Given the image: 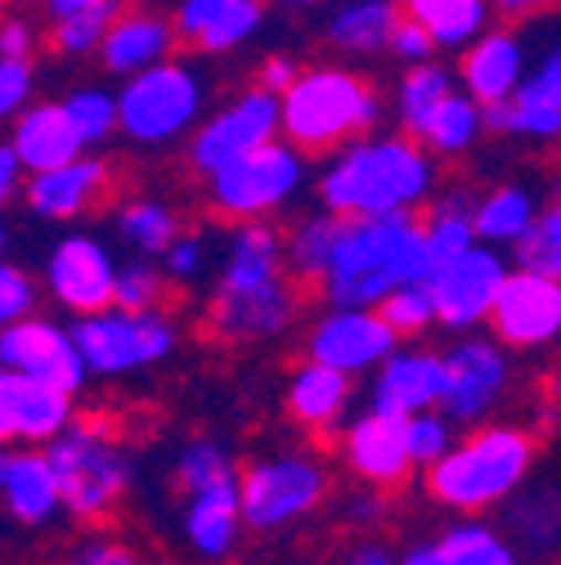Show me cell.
Instances as JSON below:
<instances>
[{"label": "cell", "mask_w": 561, "mask_h": 565, "mask_svg": "<svg viewBox=\"0 0 561 565\" xmlns=\"http://www.w3.org/2000/svg\"><path fill=\"white\" fill-rule=\"evenodd\" d=\"M6 243H10V234H6V225H0V252H6Z\"/></svg>", "instance_id": "91938a15"}, {"label": "cell", "mask_w": 561, "mask_h": 565, "mask_svg": "<svg viewBox=\"0 0 561 565\" xmlns=\"http://www.w3.org/2000/svg\"><path fill=\"white\" fill-rule=\"evenodd\" d=\"M288 6H310V0H288Z\"/></svg>", "instance_id": "94428289"}, {"label": "cell", "mask_w": 561, "mask_h": 565, "mask_svg": "<svg viewBox=\"0 0 561 565\" xmlns=\"http://www.w3.org/2000/svg\"><path fill=\"white\" fill-rule=\"evenodd\" d=\"M395 23V6L391 0H360V6H346L332 19V45L350 50V54H369L382 50Z\"/></svg>", "instance_id": "d6a6232c"}, {"label": "cell", "mask_w": 561, "mask_h": 565, "mask_svg": "<svg viewBox=\"0 0 561 565\" xmlns=\"http://www.w3.org/2000/svg\"><path fill=\"white\" fill-rule=\"evenodd\" d=\"M0 499H6V512L19 521V525H50L63 503H59V484H54V471L45 462V454L36 449H10V462H6V476H0Z\"/></svg>", "instance_id": "cb8c5ba5"}, {"label": "cell", "mask_w": 561, "mask_h": 565, "mask_svg": "<svg viewBox=\"0 0 561 565\" xmlns=\"http://www.w3.org/2000/svg\"><path fill=\"white\" fill-rule=\"evenodd\" d=\"M504 108H508V130L512 135L557 139V130H561V58H557V50L543 58V67L534 77L512 86Z\"/></svg>", "instance_id": "83f0119b"}, {"label": "cell", "mask_w": 561, "mask_h": 565, "mask_svg": "<svg viewBox=\"0 0 561 565\" xmlns=\"http://www.w3.org/2000/svg\"><path fill=\"white\" fill-rule=\"evenodd\" d=\"M489 332L508 350H539L552 345L561 332V278H543L530 269H508L495 306L485 315Z\"/></svg>", "instance_id": "4fadbf2b"}, {"label": "cell", "mask_w": 561, "mask_h": 565, "mask_svg": "<svg viewBox=\"0 0 561 565\" xmlns=\"http://www.w3.org/2000/svg\"><path fill=\"white\" fill-rule=\"evenodd\" d=\"M14 158L23 171H50V167H63V162H73L86 145L77 139L73 121H67L63 104H36L19 117L14 126Z\"/></svg>", "instance_id": "484cf974"}, {"label": "cell", "mask_w": 561, "mask_h": 565, "mask_svg": "<svg viewBox=\"0 0 561 565\" xmlns=\"http://www.w3.org/2000/svg\"><path fill=\"white\" fill-rule=\"evenodd\" d=\"M476 135H480V104L467 99V95H445L436 104V113L427 117L423 126V145H432L436 153H467L476 145Z\"/></svg>", "instance_id": "1f68e13d"}, {"label": "cell", "mask_w": 561, "mask_h": 565, "mask_svg": "<svg viewBox=\"0 0 561 565\" xmlns=\"http://www.w3.org/2000/svg\"><path fill=\"white\" fill-rule=\"evenodd\" d=\"M454 445V422L441 408H423L404 417V449L413 467H432Z\"/></svg>", "instance_id": "60d3db41"}, {"label": "cell", "mask_w": 561, "mask_h": 565, "mask_svg": "<svg viewBox=\"0 0 561 565\" xmlns=\"http://www.w3.org/2000/svg\"><path fill=\"white\" fill-rule=\"evenodd\" d=\"M278 135V95H265V90H247L234 108L216 113L212 121H207L198 135H193V167L202 175H212L221 167H230L234 158L269 145V139Z\"/></svg>", "instance_id": "e0dca14e"}, {"label": "cell", "mask_w": 561, "mask_h": 565, "mask_svg": "<svg viewBox=\"0 0 561 565\" xmlns=\"http://www.w3.org/2000/svg\"><path fill=\"white\" fill-rule=\"evenodd\" d=\"M212 256H207V243L198 234H176L167 247H162V278H176V282H193L207 274Z\"/></svg>", "instance_id": "f6af8a7d"}, {"label": "cell", "mask_w": 561, "mask_h": 565, "mask_svg": "<svg viewBox=\"0 0 561 565\" xmlns=\"http://www.w3.org/2000/svg\"><path fill=\"white\" fill-rule=\"evenodd\" d=\"M293 319L297 288L288 278L284 238L261 221H243L212 297V328L225 341H265L278 337Z\"/></svg>", "instance_id": "7a4b0ae2"}, {"label": "cell", "mask_w": 561, "mask_h": 565, "mask_svg": "<svg viewBox=\"0 0 561 565\" xmlns=\"http://www.w3.org/2000/svg\"><path fill=\"white\" fill-rule=\"evenodd\" d=\"M445 391V360L432 350H391L373 369V408L391 417H409L423 408H441Z\"/></svg>", "instance_id": "ffe728a7"}, {"label": "cell", "mask_w": 561, "mask_h": 565, "mask_svg": "<svg viewBox=\"0 0 561 565\" xmlns=\"http://www.w3.org/2000/svg\"><path fill=\"white\" fill-rule=\"evenodd\" d=\"M73 345L95 377H130L139 369L162 364L176 350V323L154 310H95L73 323Z\"/></svg>", "instance_id": "52a82bcc"}, {"label": "cell", "mask_w": 561, "mask_h": 565, "mask_svg": "<svg viewBox=\"0 0 561 565\" xmlns=\"http://www.w3.org/2000/svg\"><path fill=\"white\" fill-rule=\"evenodd\" d=\"M512 256L517 269L543 274V278H561V211H534V221L512 238Z\"/></svg>", "instance_id": "e575fe53"}, {"label": "cell", "mask_w": 561, "mask_h": 565, "mask_svg": "<svg viewBox=\"0 0 561 565\" xmlns=\"http://www.w3.org/2000/svg\"><path fill=\"white\" fill-rule=\"evenodd\" d=\"M28 54H32L28 23H0V58H28Z\"/></svg>", "instance_id": "816d5d0a"}, {"label": "cell", "mask_w": 561, "mask_h": 565, "mask_svg": "<svg viewBox=\"0 0 561 565\" xmlns=\"http://www.w3.org/2000/svg\"><path fill=\"white\" fill-rule=\"evenodd\" d=\"M400 14L427 28L436 45H463L485 23V0H400Z\"/></svg>", "instance_id": "f546056e"}, {"label": "cell", "mask_w": 561, "mask_h": 565, "mask_svg": "<svg viewBox=\"0 0 561 565\" xmlns=\"http://www.w3.org/2000/svg\"><path fill=\"white\" fill-rule=\"evenodd\" d=\"M373 310L382 315V323H387L395 337H417V332H427V328L436 323L432 297H427L423 282H400V288H391Z\"/></svg>", "instance_id": "ab89813d"}, {"label": "cell", "mask_w": 561, "mask_h": 565, "mask_svg": "<svg viewBox=\"0 0 561 565\" xmlns=\"http://www.w3.org/2000/svg\"><path fill=\"white\" fill-rule=\"evenodd\" d=\"M261 23V0H184L176 32L207 54L234 50Z\"/></svg>", "instance_id": "d4e9b609"}, {"label": "cell", "mask_w": 561, "mask_h": 565, "mask_svg": "<svg viewBox=\"0 0 561 565\" xmlns=\"http://www.w3.org/2000/svg\"><path fill=\"white\" fill-rule=\"evenodd\" d=\"M45 462L54 471L63 512L86 525L108 521L117 512V503L126 499L130 462H126L121 445L113 440L108 422H99V417L73 413V422H67L54 440H45Z\"/></svg>", "instance_id": "5b68a950"}, {"label": "cell", "mask_w": 561, "mask_h": 565, "mask_svg": "<svg viewBox=\"0 0 561 565\" xmlns=\"http://www.w3.org/2000/svg\"><path fill=\"white\" fill-rule=\"evenodd\" d=\"M432 180V158L417 139H360L328 167L319 198L332 216H391L423 206Z\"/></svg>", "instance_id": "3957f363"}, {"label": "cell", "mask_w": 561, "mask_h": 565, "mask_svg": "<svg viewBox=\"0 0 561 565\" xmlns=\"http://www.w3.org/2000/svg\"><path fill=\"white\" fill-rule=\"evenodd\" d=\"M328 493V471L306 454H274L239 476V516L247 530H284L310 516Z\"/></svg>", "instance_id": "9c48e42d"}, {"label": "cell", "mask_w": 561, "mask_h": 565, "mask_svg": "<svg viewBox=\"0 0 561 565\" xmlns=\"http://www.w3.org/2000/svg\"><path fill=\"white\" fill-rule=\"evenodd\" d=\"M395 565H445V556H441V547H436V543H423V547H409Z\"/></svg>", "instance_id": "db71d44e"}, {"label": "cell", "mask_w": 561, "mask_h": 565, "mask_svg": "<svg viewBox=\"0 0 561 565\" xmlns=\"http://www.w3.org/2000/svg\"><path fill=\"white\" fill-rule=\"evenodd\" d=\"M202 108V82L184 63H149L117 95V126L135 145H167L184 135Z\"/></svg>", "instance_id": "ba28073f"}, {"label": "cell", "mask_w": 561, "mask_h": 565, "mask_svg": "<svg viewBox=\"0 0 561 565\" xmlns=\"http://www.w3.org/2000/svg\"><path fill=\"white\" fill-rule=\"evenodd\" d=\"M117 230L130 247L139 252H162L176 234H180V216L167 206V202H154V198H139V202H126L121 216H117Z\"/></svg>", "instance_id": "d590c367"}, {"label": "cell", "mask_w": 561, "mask_h": 565, "mask_svg": "<svg viewBox=\"0 0 561 565\" xmlns=\"http://www.w3.org/2000/svg\"><path fill=\"white\" fill-rule=\"evenodd\" d=\"M32 306H36V282L19 265L0 260V323H10L19 315H32Z\"/></svg>", "instance_id": "bcb514c9"}, {"label": "cell", "mask_w": 561, "mask_h": 565, "mask_svg": "<svg viewBox=\"0 0 561 565\" xmlns=\"http://www.w3.org/2000/svg\"><path fill=\"white\" fill-rule=\"evenodd\" d=\"M445 360V391H441V413L463 427H476L499 408V399L512 386V360L508 345L495 337H463L449 345Z\"/></svg>", "instance_id": "8fae6325"}, {"label": "cell", "mask_w": 561, "mask_h": 565, "mask_svg": "<svg viewBox=\"0 0 561 565\" xmlns=\"http://www.w3.org/2000/svg\"><path fill=\"white\" fill-rule=\"evenodd\" d=\"M28 95H32V67H28V58H0V117L19 113Z\"/></svg>", "instance_id": "7dc6e473"}, {"label": "cell", "mask_w": 561, "mask_h": 565, "mask_svg": "<svg viewBox=\"0 0 561 565\" xmlns=\"http://www.w3.org/2000/svg\"><path fill=\"white\" fill-rule=\"evenodd\" d=\"M539 6H548V0H499L504 14H526V10H539Z\"/></svg>", "instance_id": "6f0895ef"}, {"label": "cell", "mask_w": 561, "mask_h": 565, "mask_svg": "<svg viewBox=\"0 0 561 565\" xmlns=\"http://www.w3.org/2000/svg\"><path fill=\"white\" fill-rule=\"evenodd\" d=\"M243 534V516H239V476L216 480L198 493H189V508H184V539L198 556L207 561H221L234 552Z\"/></svg>", "instance_id": "603a6c76"}, {"label": "cell", "mask_w": 561, "mask_h": 565, "mask_svg": "<svg viewBox=\"0 0 561 565\" xmlns=\"http://www.w3.org/2000/svg\"><path fill=\"white\" fill-rule=\"evenodd\" d=\"M350 399H356V377L315 360H306L288 382V413L310 436H332L350 413Z\"/></svg>", "instance_id": "7402d4cb"}, {"label": "cell", "mask_w": 561, "mask_h": 565, "mask_svg": "<svg viewBox=\"0 0 561 565\" xmlns=\"http://www.w3.org/2000/svg\"><path fill=\"white\" fill-rule=\"evenodd\" d=\"M341 454H346V467L360 480L382 484V489L404 484L413 471L409 449H404V417H391L378 408H369L360 422H350L341 436Z\"/></svg>", "instance_id": "44dd1931"}, {"label": "cell", "mask_w": 561, "mask_h": 565, "mask_svg": "<svg viewBox=\"0 0 561 565\" xmlns=\"http://www.w3.org/2000/svg\"><path fill=\"white\" fill-rule=\"evenodd\" d=\"M534 198L521 184H499L495 193H485L472 202V230L485 243H512L530 221H534Z\"/></svg>", "instance_id": "4dcf8cb0"}, {"label": "cell", "mask_w": 561, "mask_h": 565, "mask_svg": "<svg viewBox=\"0 0 561 565\" xmlns=\"http://www.w3.org/2000/svg\"><path fill=\"white\" fill-rule=\"evenodd\" d=\"M19 180H23V167H19L14 149L0 145V206H6V202L19 193Z\"/></svg>", "instance_id": "f5cc1de1"}, {"label": "cell", "mask_w": 561, "mask_h": 565, "mask_svg": "<svg viewBox=\"0 0 561 565\" xmlns=\"http://www.w3.org/2000/svg\"><path fill=\"white\" fill-rule=\"evenodd\" d=\"M162 274L145 260H135V265H121L113 274V306L117 310H154L162 301Z\"/></svg>", "instance_id": "ee69618b"}, {"label": "cell", "mask_w": 561, "mask_h": 565, "mask_svg": "<svg viewBox=\"0 0 561 565\" xmlns=\"http://www.w3.org/2000/svg\"><path fill=\"white\" fill-rule=\"evenodd\" d=\"M176 45V28L162 14H117L99 41L104 63L113 73H139L149 63H162Z\"/></svg>", "instance_id": "4316f807"}, {"label": "cell", "mask_w": 561, "mask_h": 565, "mask_svg": "<svg viewBox=\"0 0 561 565\" xmlns=\"http://www.w3.org/2000/svg\"><path fill=\"white\" fill-rule=\"evenodd\" d=\"M230 476H239V471H234V458H230V449L216 445V440H193V445H184L180 458H176V484H180L184 493H198V489L216 484V480H230Z\"/></svg>", "instance_id": "f35d334b"}, {"label": "cell", "mask_w": 561, "mask_h": 565, "mask_svg": "<svg viewBox=\"0 0 561 565\" xmlns=\"http://www.w3.org/2000/svg\"><path fill=\"white\" fill-rule=\"evenodd\" d=\"M63 113H67V121H73L82 145H99V139H108L117 130V99L104 95V90H77L63 104Z\"/></svg>", "instance_id": "7bdbcfd3"}, {"label": "cell", "mask_w": 561, "mask_h": 565, "mask_svg": "<svg viewBox=\"0 0 561 565\" xmlns=\"http://www.w3.org/2000/svg\"><path fill=\"white\" fill-rule=\"evenodd\" d=\"M332 234H337V216H332V211H319V216L301 221L288 234L284 260H293V274L297 278H306V282H319L324 278V265H328V252H332Z\"/></svg>", "instance_id": "8d00e7d4"}, {"label": "cell", "mask_w": 561, "mask_h": 565, "mask_svg": "<svg viewBox=\"0 0 561 565\" xmlns=\"http://www.w3.org/2000/svg\"><path fill=\"white\" fill-rule=\"evenodd\" d=\"M73 422V395L0 364V445H45Z\"/></svg>", "instance_id": "ac0fdd59"}, {"label": "cell", "mask_w": 561, "mask_h": 565, "mask_svg": "<svg viewBox=\"0 0 561 565\" xmlns=\"http://www.w3.org/2000/svg\"><path fill=\"white\" fill-rule=\"evenodd\" d=\"M346 565H395V561H391V556H387L382 547H360V552L350 556Z\"/></svg>", "instance_id": "9f6ffc18"}, {"label": "cell", "mask_w": 561, "mask_h": 565, "mask_svg": "<svg viewBox=\"0 0 561 565\" xmlns=\"http://www.w3.org/2000/svg\"><path fill=\"white\" fill-rule=\"evenodd\" d=\"M113 274H117V260L108 256V247L91 234H73L50 252L45 288L63 310H73L82 319L113 306Z\"/></svg>", "instance_id": "2e32d148"}, {"label": "cell", "mask_w": 561, "mask_h": 565, "mask_svg": "<svg viewBox=\"0 0 561 565\" xmlns=\"http://www.w3.org/2000/svg\"><path fill=\"white\" fill-rule=\"evenodd\" d=\"M436 547H441L445 565H517L508 539L485 521H458Z\"/></svg>", "instance_id": "836d02e7"}, {"label": "cell", "mask_w": 561, "mask_h": 565, "mask_svg": "<svg viewBox=\"0 0 561 565\" xmlns=\"http://www.w3.org/2000/svg\"><path fill=\"white\" fill-rule=\"evenodd\" d=\"M423 278H427V252H423V216L417 211L337 216L332 252L319 278V288L332 306L373 310L391 288Z\"/></svg>", "instance_id": "6da1fadb"}, {"label": "cell", "mask_w": 561, "mask_h": 565, "mask_svg": "<svg viewBox=\"0 0 561 565\" xmlns=\"http://www.w3.org/2000/svg\"><path fill=\"white\" fill-rule=\"evenodd\" d=\"M6 462H10V445H0V476H6Z\"/></svg>", "instance_id": "680465c9"}, {"label": "cell", "mask_w": 561, "mask_h": 565, "mask_svg": "<svg viewBox=\"0 0 561 565\" xmlns=\"http://www.w3.org/2000/svg\"><path fill=\"white\" fill-rule=\"evenodd\" d=\"M91 6H99V0H45V10H50L54 19H67V14H82V10H91Z\"/></svg>", "instance_id": "11a10c76"}, {"label": "cell", "mask_w": 561, "mask_h": 565, "mask_svg": "<svg viewBox=\"0 0 561 565\" xmlns=\"http://www.w3.org/2000/svg\"><path fill=\"white\" fill-rule=\"evenodd\" d=\"M301 175H306L301 153L293 145H278V139H269V145L234 158L230 167L212 171L207 180H212L216 216L243 225V221H261V216H269V211L284 206L301 189Z\"/></svg>", "instance_id": "30bf717a"}, {"label": "cell", "mask_w": 561, "mask_h": 565, "mask_svg": "<svg viewBox=\"0 0 561 565\" xmlns=\"http://www.w3.org/2000/svg\"><path fill=\"white\" fill-rule=\"evenodd\" d=\"M508 265L499 252H489V247H467L458 252L454 260L436 265L427 278H423V288L432 297V315L441 328L449 332H472L476 323H485L489 306H495V292H499V282H504Z\"/></svg>", "instance_id": "7c38bea8"}, {"label": "cell", "mask_w": 561, "mask_h": 565, "mask_svg": "<svg viewBox=\"0 0 561 565\" xmlns=\"http://www.w3.org/2000/svg\"><path fill=\"white\" fill-rule=\"evenodd\" d=\"M113 19H117V0H99V6H91V10H82V14L59 19V28H54V50H59V54H86V50H95V45L104 41V32H108Z\"/></svg>", "instance_id": "b9f144b4"}, {"label": "cell", "mask_w": 561, "mask_h": 565, "mask_svg": "<svg viewBox=\"0 0 561 565\" xmlns=\"http://www.w3.org/2000/svg\"><path fill=\"white\" fill-rule=\"evenodd\" d=\"M0 364L14 373H28L63 395H77L91 377L73 345V332L36 315H19L10 323H0Z\"/></svg>", "instance_id": "5bb4252c"}, {"label": "cell", "mask_w": 561, "mask_h": 565, "mask_svg": "<svg viewBox=\"0 0 561 565\" xmlns=\"http://www.w3.org/2000/svg\"><path fill=\"white\" fill-rule=\"evenodd\" d=\"M521 63H526V50L512 32H495L467 50V63H463V82H467V95L476 104H495V99H508L512 86L521 82Z\"/></svg>", "instance_id": "f1b7e54d"}, {"label": "cell", "mask_w": 561, "mask_h": 565, "mask_svg": "<svg viewBox=\"0 0 561 565\" xmlns=\"http://www.w3.org/2000/svg\"><path fill=\"white\" fill-rule=\"evenodd\" d=\"M378 121V90L341 67L297 73L293 86L278 95V130H288L297 153H324L341 139L364 135Z\"/></svg>", "instance_id": "8992f818"}, {"label": "cell", "mask_w": 561, "mask_h": 565, "mask_svg": "<svg viewBox=\"0 0 561 565\" xmlns=\"http://www.w3.org/2000/svg\"><path fill=\"white\" fill-rule=\"evenodd\" d=\"M449 95V77L441 73V67H432V63H423V67H413V73L404 77V86H400V121H404V130L417 139L423 135V126H427V117L436 113V104Z\"/></svg>", "instance_id": "74e56055"}, {"label": "cell", "mask_w": 561, "mask_h": 565, "mask_svg": "<svg viewBox=\"0 0 561 565\" xmlns=\"http://www.w3.org/2000/svg\"><path fill=\"white\" fill-rule=\"evenodd\" d=\"M534 467V436L521 427H476L449 445L427 471V493L454 512H480L504 503Z\"/></svg>", "instance_id": "277c9868"}, {"label": "cell", "mask_w": 561, "mask_h": 565, "mask_svg": "<svg viewBox=\"0 0 561 565\" xmlns=\"http://www.w3.org/2000/svg\"><path fill=\"white\" fill-rule=\"evenodd\" d=\"M0 6H6V0H0Z\"/></svg>", "instance_id": "6125c7cd"}, {"label": "cell", "mask_w": 561, "mask_h": 565, "mask_svg": "<svg viewBox=\"0 0 561 565\" xmlns=\"http://www.w3.org/2000/svg\"><path fill=\"white\" fill-rule=\"evenodd\" d=\"M297 73H301V67H297L293 58H269V63L261 67V86H256V90H265V95H284V90L293 86Z\"/></svg>", "instance_id": "f907efd6"}, {"label": "cell", "mask_w": 561, "mask_h": 565, "mask_svg": "<svg viewBox=\"0 0 561 565\" xmlns=\"http://www.w3.org/2000/svg\"><path fill=\"white\" fill-rule=\"evenodd\" d=\"M67 565H139V556L117 539H91V543H82L73 552Z\"/></svg>", "instance_id": "681fc988"}, {"label": "cell", "mask_w": 561, "mask_h": 565, "mask_svg": "<svg viewBox=\"0 0 561 565\" xmlns=\"http://www.w3.org/2000/svg\"><path fill=\"white\" fill-rule=\"evenodd\" d=\"M395 345H400V337L382 323L378 310L332 306L306 337V360L328 364L346 377H360V373H373Z\"/></svg>", "instance_id": "9a60e30c"}, {"label": "cell", "mask_w": 561, "mask_h": 565, "mask_svg": "<svg viewBox=\"0 0 561 565\" xmlns=\"http://www.w3.org/2000/svg\"><path fill=\"white\" fill-rule=\"evenodd\" d=\"M387 45H395V54H400V58H409V63H423V58L436 50V41L427 36V28H417V23H413V19H404L400 10H395V23H391Z\"/></svg>", "instance_id": "c3c4849f"}, {"label": "cell", "mask_w": 561, "mask_h": 565, "mask_svg": "<svg viewBox=\"0 0 561 565\" xmlns=\"http://www.w3.org/2000/svg\"><path fill=\"white\" fill-rule=\"evenodd\" d=\"M113 193V175H108V162L99 158H73L63 167H50V171H32V180L23 184V198L28 206L36 211L41 221H73V216H86L95 202H104Z\"/></svg>", "instance_id": "d6986e66"}]
</instances>
